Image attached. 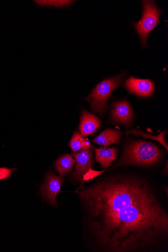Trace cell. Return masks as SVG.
Wrapping results in <instances>:
<instances>
[{
    "mask_svg": "<svg viewBox=\"0 0 168 252\" xmlns=\"http://www.w3.org/2000/svg\"><path fill=\"white\" fill-rule=\"evenodd\" d=\"M142 17L139 21L134 23V27L143 48L147 47L148 35L159 24L162 10L157 6L154 1H142Z\"/></svg>",
    "mask_w": 168,
    "mask_h": 252,
    "instance_id": "cell-4",
    "label": "cell"
},
{
    "mask_svg": "<svg viewBox=\"0 0 168 252\" xmlns=\"http://www.w3.org/2000/svg\"><path fill=\"white\" fill-rule=\"evenodd\" d=\"M90 142L88 140H85L84 136L76 132L69 143V146L74 152H78L83 149L90 147Z\"/></svg>",
    "mask_w": 168,
    "mask_h": 252,
    "instance_id": "cell-13",
    "label": "cell"
},
{
    "mask_svg": "<svg viewBox=\"0 0 168 252\" xmlns=\"http://www.w3.org/2000/svg\"><path fill=\"white\" fill-rule=\"evenodd\" d=\"M125 74L105 79L93 90L91 94L85 99L92 110L100 114H104L107 110V103L113 92L122 85Z\"/></svg>",
    "mask_w": 168,
    "mask_h": 252,
    "instance_id": "cell-3",
    "label": "cell"
},
{
    "mask_svg": "<svg viewBox=\"0 0 168 252\" xmlns=\"http://www.w3.org/2000/svg\"><path fill=\"white\" fill-rule=\"evenodd\" d=\"M63 182L62 177L57 176L52 172L48 173L45 184L41 189V193L44 200L57 205L56 199L61 191Z\"/></svg>",
    "mask_w": 168,
    "mask_h": 252,
    "instance_id": "cell-7",
    "label": "cell"
},
{
    "mask_svg": "<svg viewBox=\"0 0 168 252\" xmlns=\"http://www.w3.org/2000/svg\"><path fill=\"white\" fill-rule=\"evenodd\" d=\"M105 171H95L91 168H90L83 176V183L84 182L92 181L93 179L97 178L103 173Z\"/></svg>",
    "mask_w": 168,
    "mask_h": 252,
    "instance_id": "cell-15",
    "label": "cell"
},
{
    "mask_svg": "<svg viewBox=\"0 0 168 252\" xmlns=\"http://www.w3.org/2000/svg\"><path fill=\"white\" fill-rule=\"evenodd\" d=\"M125 88L131 94L146 98L153 94L155 84L149 79H140L131 76L126 80Z\"/></svg>",
    "mask_w": 168,
    "mask_h": 252,
    "instance_id": "cell-6",
    "label": "cell"
},
{
    "mask_svg": "<svg viewBox=\"0 0 168 252\" xmlns=\"http://www.w3.org/2000/svg\"><path fill=\"white\" fill-rule=\"evenodd\" d=\"M79 195L91 217L95 241L102 251H139L168 238V214L144 180L106 178Z\"/></svg>",
    "mask_w": 168,
    "mask_h": 252,
    "instance_id": "cell-1",
    "label": "cell"
},
{
    "mask_svg": "<svg viewBox=\"0 0 168 252\" xmlns=\"http://www.w3.org/2000/svg\"><path fill=\"white\" fill-rule=\"evenodd\" d=\"M76 163L73 155L66 154L58 160L55 164V168L60 177H63L73 169Z\"/></svg>",
    "mask_w": 168,
    "mask_h": 252,
    "instance_id": "cell-12",
    "label": "cell"
},
{
    "mask_svg": "<svg viewBox=\"0 0 168 252\" xmlns=\"http://www.w3.org/2000/svg\"><path fill=\"white\" fill-rule=\"evenodd\" d=\"M16 169L0 168V180L6 179L11 176L12 172Z\"/></svg>",
    "mask_w": 168,
    "mask_h": 252,
    "instance_id": "cell-17",
    "label": "cell"
},
{
    "mask_svg": "<svg viewBox=\"0 0 168 252\" xmlns=\"http://www.w3.org/2000/svg\"><path fill=\"white\" fill-rule=\"evenodd\" d=\"M126 133L127 135L132 133L134 135L141 136L145 139H150L157 141L161 144V145L165 148L167 151L168 150V144L166 142L165 139V136L166 134L167 133V131H163L156 136L151 135L149 134L146 133L142 131L136 129L131 130L126 132Z\"/></svg>",
    "mask_w": 168,
    "mask_h": 252,
    "instance_id": "cell-14",
    "label": "cell"
},
{
    "mask_svg": "<svg viewBox=\"0 0 168 252\" xmlns=\"http://www.w3.org/2000/svg\"><path fill=\"white\" fill-rule=\"evenodd\" d=\"M122 133L116 130L107 129L95 137V144L104 147L113 144H119Z\"/></svg>",
    "mask_w": 168,
    "mask_h": 252,
    "instance_id": "cell-11",
    "label": "cell"
},
{
    "mask_svg": "<svg viewBox=\"0 0 168 252\" xmlns=\"http://www.w3.org/2000/svg\"><path fill=\"white\" fill-rule=\"evenodd\" d=\"M162 157V151L155 144L142 141L133 142L126 147L122 158L112 169L128 165L153 166Z\"/></svg>",
    "mask_w": 168,
    "mask_h": 252,
    "instance_id": "cell-2",
    "label": "cell"
},
{
    "mask_svg": "<svg viewBox=\"0 0 168 252\" xmlns=\"http://www.w3.org/2000/svg\"><path fill=\"white\" fill-rule=\"evenodd\" d=\"M73 156L75 157L77 166L70 179L74 181H79L82 180L84 174L93 166L94 163L93 154L92 150L89 148L73 154Z\"/></svg>",
    "mask_w": 168,
    "mask_h": 252,
    "instance_id": "cell-5",
    "label": "cell"
},
{
    "mask_svg": "<svg viewBox=\"0 0 168 252\" xmlns=\"http://www.w3.org/2000/svg\"><path fill=\"white\" fill-rule=\"evenodd\" d=\"M37 4H39L41 5H49V6H53L56 7H64V6H67L70 5L72 2L71 1H36Z\"/></svg>",
    "mask_w": 168,
    "mask_h": 252,
    "instance_id": "cell-16",
    "label": "cell"
},
{
    "mask_svg": "<svg viewBox=\"0 0 168 252\" xmlns=\"http://www.w3.org/2000/svg\"><path fill=\"white\" fill-rule=\"evenodd\" d=\"M133 118V109L127 100L116 101L112 104L111 119L113 122L128 126Z\"/></svg>",
    "mask_w": 168,
    "mask_h": 252,
    "instance_id": "cell-8",
    "label": "cell"
},
{
    "mask_svg": "<svg viewBox=\"0 0 168 252\" xmlns=\"http://www.w3.org/2000/svg\"><path fill=\"white\" fill-rule=\"evenodd\" d=\"M101 121L94 114L83 110L79 126L80 131L83 136L95 133L101 126Z\"/></svg>",
    "mask_w": 168,
    "mask_h": 252,
    "instance_id": "cell-9",
    "label": "cell"
},
{
    "mask_svg": "<svg viewBox=\"0 0 168 252\" xmlns=\"http://www.w3.org/2000/svg\"><path fill=\"white\" fill-rule=\"evenodd\" d=\"M118 150L116 148L95 150L96 159L103 169H107L117 158Z\"/></svg>",
    "mask_w": 168,
    "mask_h": 252,
    "instance_id": "cell-10",
    "label": "cell"
}]
</instances>
